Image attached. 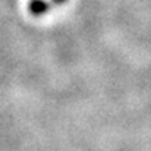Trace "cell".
Returning a JSON list of instances; mask_svg holds the SVG:
<instances>
[{"label":"cell","instance_id":"1","mask_svg":"<svg viewBox=\"0 0 151 151\" xmlns=\"http://www.w3.org/2000/svg\"><path fill=\"white\" fill-rule=\"evenodd\" d=\"M29 7H31V12H32L34 15H43V13L47 12L49 4H47L44 0H31Z\"/></svg>","mask_w":151,"mask_h":151},{"label":"cell","instance_id":"2","mask_svg":"<svg viewBox=\"0 0 151 151\" xmlns=\"http://www.w3.org/2000/svg\"><path fill=\"white\" fill-rule=\"evenodd\" d=\"M57 1H62V0H57Z\"/></svg>","mask_w":151,"mask_h":151}]
</instances>
